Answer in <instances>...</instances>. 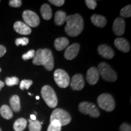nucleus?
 Returning a JSON list of instances; mask_svg holds the SVG:
<instances>
[{"label":"nucleus","mask_w":131,"mask_h":131,"mask_svg":"<svg viewBox=\"0 0 131 131\" xmlns=\"http://www.w3.org/2000/svg\"><path fill=\"white\" fill-rule=\"evenodd\" d=\"M65 32L70 37H77L84 28V21L79 14H74L67 16Z\"/></svg>","instance_id":"obj_1"},{"label":"nucleus","mask_w":131,"mask_h":131,"mask_svg":"<svg viewBox=\"0 0 131 131\" xmlns=\"http://www.w3.org/2000/svg\"><path fill=\"white\" fill-rule=\"evenodd\" d=\"M33 64L44 66L46 69L51 71L54 67L53 56L51 50L49 49H38L33 58Z\"/></svg>","instance_id":"obj_2"},{"label":"nucleus","mask_w":131,"mask_h":131,"mask_svg":"<svg viewBox=\"0 0 131 131\" xmlns=\"http://www.w3.org/2000/svg\"><path fill=\"white\" fill-rule=\"evenodd\" d=\"M41 95L46 104L50 108L56 107L58 99L54 90L48 85H45L41 89Z\"/></svg>","instance_id":"obj_3"},{"label":"nucleus","mask_w":131,"mask_h":131,"mask_svg":"<svg viewBox=\"0 0 131 131\" xmlns=\"http://www.w3.org/2000/svg\"><path fill=\"white\" fill-rule=\"evenodd\" d=\"M98 71L103 79L109 82H114L117 79V75L108 64L102 62L98 64Z\"/></svg>","instance_id":"obj_4"},{"label":"nucleus","mask_w":131,"mask_h":131,"mask_svg":"<svg viewBox=\"0 0 131 131\" xmlns=\"http://www.w3.org/2000/svg\"><path fill=\"white\" fill-rule=\"evenodd\" d=\"M97 103L101 109L107 112H111L115 107V103L114 98L109 94L100 95L97 98Z\"/></svg>","instance_id":"obj_5"},{"label":"nucleus","mask_w":131,"mask_h":131,"mask_svg":"<svg viewBox=\"0 0 131 131\" xmlns=\"http://www.w3.org/2000/svg\"><path fill=\"white\" fill-rule=\"evenodd\" d=\"M71 119L70 115L67 111L58 108L52 112L50 115V122H53L54 120L58 121L61 124V126H63L68 125V124H69L71 122Z\"/></svg>","instance_id":"obj_6"},{"label":"nucleus","mask_w":131,"mask_h":131,"mask_svg":"<svg viewBox=\"0 0 131 131\" xmlns=\"http://www.w3.org/2000/svg\"><path fill=\"white\" fill-rule=\"evenodd\" d=\"M79 111L85 115H89L92 117L98 118L100 115L99 110L94 104L89 102H81L78 106Z\"/></svg>","instance_id":"obj_7"},{"label":"nucleus","mask_w":131,"mask_h":131,"mask_svg":"<svg viewBox=\"0 0 131 131\" xmlns=\"http://www.w3.org/2000/svg\"><path fill=\"white\" fill-rule=\"evenodd\" d=\"M54 80L61 88H66L70 84V78L68 73L63 69H57L54 72Z\"/></svg>","instance_id":"obj_8"},{"label":"nucleus","mask_w":131,"mask_h":131,"mask_svg":"<svg viewBox=\"0 0 131 131\" xmlns=\"http://www.w3.org/2000/svg\"><path fill=\"white\" fill-rule=\"evenodd\" d=\"M23 18L29 27H36L40 24V18L38 15L31 10H25L23 13Z\"/></svg>","instance_id":"obj_9"},{"label":"nucleus","mask_w":131,"mask_h":131,"mask_svg":"<svg viewBox=\"0 0 131 131\" xmlns=\"http://www.w3.org/2000/svg\"><path fill=\"white\" fill-rule=\"evenodd\" d=\"M84 86V77L81 74L73 75L70 82V87L73 91H81Z\"/></svg>","instance_id":"obj_10"},{"label":"nucleus","mask_w":131,"mask_h":131,"mask_svg":"<svg viewBox=\"0 0 131 131\" xmlns=\"http://www.w3.org/2000/svg\"><path fill=\"white\" fill-rule=\"evenodd\" d=\"M100 77V73L95 67H92L88 69L86 73V80L91 85H94L97 83Z\"/></svg>","instance_id":"obj_11"},{"label":"nucleus","mask_w":131,"mask_h":131,"mask_svg":"<svg viewBox=\"0 0 131 131\" xmlns=\"http://www.w3.org/2000/svg\"><path fill=\"white\" fill-rule=\"evenodd\" d=\"M80 46L78 43H74L67 47L64 52V57L68 60H72L76 58L80 51Z\"/></svg>","instance_id":"obj_12"},{"label":"nucleus","mask_w":131,"mask_h":131,"mask_svg":"<svg viewBox=\"0 0 131 131\" xmlns=\"http://www.w3.org/2000/svg\"><path fill=\"white\" fill-rule=\"evenodd\" d=\"M112 29L115 35L118 36L123 35L125 31V21L122 18H117L113 23Z\"/></svg>","instance_id":"obj_13"},{"label":"nucleus","mask_w":131,"mask_h":131,"mask_svg":"<svg viewBox=\"0 0 131 131\" xmlns=\"http://www.w3.org/2000/svg\"><path fill=\"white\" fill-rule=\"evenodd\" d=\"M98 52L101 57L107 59H112L115 55L113 49L106 45L99 46L98 47Z\"/></svg>","instance_id":"obj_14"},{"label":"nucleus","mask_w":131,"mask_h":131,"mask_svg":"<svg viewBox=\"0 0 131 131\" xmlns=\"http://www.w3.org/2000/svg\"><path fill=\"white\" fill-rule=\"evenodd\" d=\"M14 30L18 34L23 35H27L31 34L32 30L26 23L21 21H16L14 25Z\"/></svg>","instance_id":"obj_15"},{"label":"nucleus","mask_w":131,"mask_h":131,"mask_svg":"<svg viewBox=\"0 0 131 131\" xmlns=\"http://www.w3.org/2000/svg\"><path fill=\"white\" fill-rule=\"evenodd\" d=\"M114 45L118 50L123 52H128L130 50L129 42L123 38H117L114 41Z\"/></svg>","instance_id":"obj_16"},{"label":"nucleus","mask_w":131,"mask_h":131,"mask_svg":"<svg viewBox=\"0 0 131 131\" xmlns=\"http://www.w3.org/2000/svg\"><path fill=\"white\" fill-rule=\"evenodd\" d=\"M91 19L94 25L96 27H101V28L104 27L107 23V20H106V18L102 15H93L91 16Z\"/></svg>","instance_id":"obj_17"},{"label":"nucleus","mask_w":131,"mask_h":131,"mask_svg":"<svg viewBox=\"0 0 131 131\" xmlns=\"http://www.w3.org/2000/svg\"><path fill=\"white\" fill-rule=\"evenodd\" d=\"M69 44V41L65 37H61L57 38L54 42V46L57 50L61 51L64 49Z\"/></svg>","instance_id":"obj_18"},{"label":"nucleus","mask_w":131,"mask_h":131,"mask_svg":"<svg viewBox=\"0 0 131 131\" xmlns=\"http://www.w3.org/2000/svg\"><path fill=\"white\" fill-rule=\"evenodd\" d=\"M10 104L12 111L15 112H18L21 110V104L19 97L17 95H13L10 99Z\"/></svg>","instance_id":"obj_19"},{"label":"nucleus","mask_w":131,"mask_h":131,"mask_svg":"<svg viewBox=\"0 0 131 131\" xmlns=\"http://www.w3.org/2000/svg\"><path fill=\"white\" fill-rule=\"evenodd\" d=\"M40 12L42 17L46 20H49L52 16V11L51 7L47 4H45L41 7Z\"/></svg>","instance_id":"obj_20"},{"label":"nucleus","mask_w":131,"mask_h":131,"mask_svg":"<svg viewBox=\"0 0 131 131\" xmlns=\"http://www.w3.org/2000/svg\"><path fill=\"white\" fill-rule=\"evenodd\" d=\"M66 14L61 10H58L55 14V23L57 26H61L66 20Z\"/></svg>","instance_id":"obj_21"},{"label":"nucleus","mask_w":131,"mask_h":131,"mask_svg":"<svg viewBox=\"0 0 131 131\" xmlns=\"http://www.w3.org/2000/svg\"><path fill=\"white\" fill-rule=\"evenodd\" d=\"M0 114L3 118L10 119L13 117V112L10 107L7 105H3L0 108Z\"/></svg>","instance_id":"obj_22"},{"label":"nucleus","mask_w":131,"mask_h":131,"mask_svg":"<svg viewBox=\"0 0 131 131\" xmlns=\"http://www.w3.org/2000/svg\"><path fill=\"white\" fill-rule=\"evenodd\" d=\"M27 126V120L23 118H19L14 124L15 131H23Z\"/></svg>","instance_id":"obj_23"},{"label":"nucleus","mask_w":131,"mask_h":131,"mask_svg":"<svg viewBox=\"0 0 131 131\" xmlns=\"http://www.w3.org/2000/svg\"><path fill=\"white\" fill-rule=\"evenodd\" d=\"M29 131H41V124L40 121L32 120L31 119H29Z\"/></svg>","instance_id":"obj_24"},{"label":"nucleus","mask_w":131,"mask_h":131,"mask_svg":"<svg viewBox=\"0 0 131 131\" xmlns=\"http://www.w3.org/2000/svg\"><path fill=\"white\" fill-rule=\"evenodd\" d=\"M61 125L58 121L54 120L50 122L47 131H61Z\"/></svg>","instance_id":"obj_25"},{"label":"nucleus","mask_w":131,"mask_h":131,"mask_svg":"<svg viewBox=\"0 0 131 131\" xmlns=\"http://www.w3.org/2000/svg\"><path fill=\"white\" fill-rule=\"evenodd\" d=\"M120 15L124 18H129L131 16V6H127L124 7L120 11Z\"/></svg>","instance_id":"obj_26"},{"label":"nucleus","mask_w":131,"mask_h":131,"mask_svg":"<svg viewBox=\"0 0 131 131\" xmlns=\"http://www.w3.org/2000/svg\"><path fill=\"white\" fill-rule=\"evenodd\" d=\"M6 84L9 86H13L15 85H17L19 83V79L16 77H7L6 79Z\"/></svg>","instance_id":"obj_27"},{"label":"nucleus","mask_w":131,"mask_h":131,"mask_svg":"<svg viewBox=\"0 0 131 131\" xmlns=\"http://www.w3.org/2000/svg\"><path fill=\"white\" fill-rule=\"evenodd\" d=\"M33 84V81L32 80H22L20 83L19 88L21 90L24 89H29V88L31 86V85Z\"/></svg>","instance_id":"obj_28"},{"label":"nucleus","mask_w":131,"mask_h":131,"mask_svg":"<svg viewBox=\"0 0 131 131\" xmlns=\"http://www.w3.org/2000/svg\"><path fill=\"white\" fill-rule=\"evenodd\" d=\"M29 43V39L27 38H19L15 40V45L18 46L19 45L26 46Z\"/></svg>","instance_id":"obj_29"},{"label":"nucleus","mask_w":131,"mask_h":131,"mask_svg":"<svg viewBox=\"0 0 131 131\" xmlns=\"http://www.w3.org/2000/svg\"><path fill=\"white\" fill-rule=\"evenodd\" d=\"M35 51L34 50H29V52H27V53L23 55L22 58L24 60H29V59H31L34 58V55H35Z\"/></svg>","instance_id":"obj_30"},{"label":"nucleus","mask_w":131,"mask_h":131,"mask_svg":"<svg viewBox=\"0 0 131 131\" xmlns=\"http://www.w3.org/2000/svg\"><path fill=\"white\" fill-rule=\"evenodd\" d=\"M85 3L88 7L90 9L94 10L96 7V1L94 0H86Z\"/></svg>","instance_id":"obj_31"},{"label":"nucleus","mask_w":131,"mask_h":131,"mask_svg":"<svg viewBox=\"0 0 131 131\" xmlns=\"http://www.w3.org/2000/svg\"><path fill=\"white\" fill-rule=\"evenodd\" d=\"M22 4L21 0H10L9 1V6L13 7H19Z\"/></svg>","instance_id":"obj_32"},{"label":"nucleus","mask_w":131,"mask_h":131,"mask_svg":"<svg viewBox=\"0 0 131 131\" xmlns=\"http://www.w3.org/2000/svg\"><path fill=\"white\" fill-rule=\"evenodd\" d=\"M119 131H131L130 125L126 123H124L119 127Z\"/></svg>","instance_id":"obj_33"},{"label":"nucleus","mask_w":131,"mask_h":131,"mask_svg":"<svg viewBox=\"0 0 131 131\" xmlns=\"http://www.w3.org/2000/svg\"><path fill=\"white\" fill-rule=\"evenodd\" d=\"M49 2H50L51 4H53L54 6L60 7V6H63L64 4L65 1L64 0H49Z\"/></svg>","instance_id":"obj_34"},{"label":"nucleus","mask_w":131,"mask_h":131,"mask_svg":"<svg viewBox=\"0 0 131 131\" xmlns=\"http://www.w3.org/2000/svg\"><path fill=\"white\" fill-rule=\"evenodd\" d=\"M6 52V49L4 46L2 45H0V58L4 56V55Z\"/></svg>","instance_id":"obj_35"},{"label":"nucleus","mask_w":131,"mask_h":131,"mask_svg":"<svg viewBox=\"0 0 131 131\" xmlns=\"http://www.w3.org/2000/svg\"><path fill=\"white\" fill-rule=\"evenodd\" d=\"M30 119H32V120H36V116L35 115H30Z\"/></svg>","instance_id":"obj_36"},{"label":"nucleus","mask_w":131,"mask_h":131,"mask_svg":"<svg viewBox=\"0 0 131 131\" xmlns=\"http://www.w3.org/2000/svg\"><path fill=\"white\" fill-rule=\"evenodd\" d=\"M4 83H3V81H0V91H1V89L4 87Z\"/></svg>","instance_id":"obj_37"},{"label":"nucleus","mask_w":131,"mask_h":131,"mask_svg":"<svg viewBox=\"0 0 131 131\" xmlns=\"http://www.w3.org/2000/svg\"><path fill=\"white\" fill-rule=\"evenodd\" d=\"M36 99H37V100H39V99H40V96H36Z\"/></svg>","instance_id":"obj_38"},{"label":"nucleus","mask_w":131,"mask_h":131,"mask_svg":"<svg viewBox=\"0 0 131 131\" xmlns=\"http://www.w3.org/2000/svg\"><path fill=\"white\" fill-rule=\"evenodd\" d=\"M29 95H30V96H31V95H32V94H30V93H29Z\"/></svg>","instance_id":"obj_39"},{"label":"nucleus","mask_w":131,"mask_h":131,"mask_svg":"<svg viewBox=\"0 0 131 131\" xmlns=\"http://www.w3.org/2000/svg\"><path fill=\"white\" fill-rule=\"evenodd\" d=\"M1 72V69L0 68V72Z\"/></svg>","instance_id":"obj_40"},{"label":"nucleus","mask_w":131,"mask_h":131,"mask_svg":"<svg viewBox=\"0 0 131 131\" xmlns=\"http://www.w3.org/2000/svg\"><path fill=\"white\" fill-rule=\"evenodd\" d=\"M0 131H2V130H1V127H0Z\"/></svg>","instance_id":"obj_41"}]
</instances>
